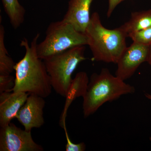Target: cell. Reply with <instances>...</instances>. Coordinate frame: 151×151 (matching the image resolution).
Returning a JSON list of instances; mask_svg holds the SVG:
<instances>
[{
    "instance_id": "1",
    "label": "cell",
    "mask_w": 151,
    "mask_h": 151,
    "mask_svg": "<svg viewBox=\"0 0 151 151\" xmlns=\"http://www.w3.org/2000/svg\"><path fill=\"white\" fill-rule=\"evenodd\" d=\"M40 36V34L37 33L30 44L26 38L21 42L25 53L15 65V86L12 91L34 94L45 98L51 94L52 87L44 62L38 56L37 46Z\"/></svg>"
},
{
    "instance_id": "2",
    "label": "cell",
    "mask_w": 151,
    "mask_h": 151,
    "mask_svg": "<svg viewBox=\"0 0 151 151\" xmlns=\"http://www.w3.org/2000/svg\"><path fill=\"white\" fill-rule=\"evenodd\" d=\"M84 34L95 61L117 63L127 47L128 36L122 27L113 29L106 28L97 12L91 15Z\"/></svg>"
},
{
    "instance_id": "3",
    "label": "cell",
    "mask_w": 151,
    "mask_h": 151,
    "mask_svg": "<svg viewBox=\"0 0 151 151\" xmlns=\"http://www.w3.org/2000/svg\"><path fill=\"white\" fill-rule=\"evenodd\" d=\"M134 86L111 74L107 68L93 73L83 97V114L86 118L94 114L104 103L119 99L124 94L134 93Z\"/></svg>"
},
{
    "instance_id": "4",
    "label": "cell",
    "mask_w": 151,
    "mask_h": 151,
    "mask_svg": "<svg viewBox=\"0 0 151 151\" xmlns=\"http://www.w3.org/2000/svg\"><path fill=\"white\" fill-rule=\"evenodd\" d=\"M84 45L75 47L43 60L52 89L65 97L72 81V74L80 63L86 59Z\"/></svg>"
},
{
    "instance_id": "5",
    "label": "cell",
    "mask_w": 151,
    "mask_h": 151,
    "mask_svg": "<svg viewBox=\"0 0 151 151\" xmlns=\"http://www.w3.org/2000/svg\"><path fill=\"white\" fill-rule=\"evenodd\" d=\"M87 44L84 33L79 32L72 25L62 19L49 24L44 40L37 44V52L39 58L43 60L51 55Z\"/></svg>"
},
{
    "instance_id": "6",
    "label": "cell",
    "mask_w": 151,
    "mask_h": 151,
    "mask_svg": "<svg viewBox=\"0 0 151 151\" xmlns=\"http://www.w3.org/2000/svg\"><path fill=\"white\" fill-rule=\"evenodd\" d=\"M33 139L31 131L22 130L10 123L0 130V151H42Z\"/></svg>"
},
{
    "instance_id": "7",
    "label": "cell",
    "mask_w": 151,
    "mask_h": 151,
    "mask_svg": "<svg viewBox=\"0 0 151 151\" xmlns=\"http://www.w3.org/2000/svg\"><path fill=\"white\" fill-rule=\"evenodd\" d=\"M149 52L148 45L133 42L127 47L116 63V76L124 81L131 78L142 63L147 62Z\"/></svg>"
},
{
    "instance_id": "8",
    "label": "cell",
    "mask_w": 151,
    "mask_h": 151,
    "mask_svg": "<svg viewBox=\"0 0 151 151\" xmlns=\"http://www.w3.org/2000/svg\"><path fill=\"white\" fill-rule=\"evenodd\" d=\"M45 105L44 98L34 94H29L16 118L26 131L40 128L45 123L43 109Z\"/></svg>"
},
{
    "instance_id": "9",
    "label": "cell",
    "mask_w": 151,
    "mask_h": 151,
    "mask_svg": "<svg viewBox=\"0 0 151 151\" xmlns=\"http://www.w3.org/2000/svg\"><path fill=\"white\" fill-rule=\"evenodd\" d=\"M29 94L23 92H8L0 94V127H5L16 118L24 105Z\"/></svg>"
},
{
    "instance_id": "10",
    "label": "cell",
    "mask_w": 151,
    "mask_h": 151,
    "mask_svg": "<svg viewBox=\"0 0 151 151\" xmlns=\"http://www.w3.org/2000/svg\"><path fill=\"white\" fill-rule=\"evenodd\" d=\"M93 0H70L67 12L63 19L73 26L76 30L84 34L91 16L90 6Z\"/></svg>"
},
{
    "instance_id": "11",
    "label": "cell",
    "mask_w": 151,
    "mask_h": 151,
    "mask_svg": "<svg viewBox=\"0 0 151 151\" xmlns=\"http://www.w3.org/2000/svg\"><path fill=\"white\" fill-rule=\"evenodd\" d=\"M89 81L87 73L84 71L78 72L72 79L65 97V104L60 120V124L63 128L65 126V119L68 108L76 98L84 97L87 90Z\"/></svg>"
},
{
    "instance_id": "12",
    "label": "cell",
    "mask_w": 151,
    "mask_h": 151,
    "mask_svg": "<svg viewBox=\"0 0 151 151\" xmlns=\"http://www.w3.org/2000/svg\"><path fill=\"white\" fill-rule=\"evenodd\" d=\"M121 26L128 37L132 33L151 27V9L132 12L129 20Z\"/></svg>"
},
{
    "instance_id": "13",
    "label": "cell",
    "mask_w": 151,
    "mask_h": 151,
    "mask_svg": "<svg viewBox=\"0 0 151 151\" xmlns=\"http://www.w3.org/2000/svg\"><path fill=\"white\" fill-rule=\"evenodd\" d=\"M4 9L14 29L18 28L24 20L26 10L18 0H1Z\"/></svg>"
},
{
    "instance_id": "14",
    "label": "cell",
    "mask_w": 151,
    "mask_h": 151,
    "mask_svg": "<svg viewBox=\"0 0 151 151\" xmlns=\"http://www.w3.org/2000/svg\"><path fill=\"white\" fill-rule=\"evenodd\" d=\"M4 28L0 25V74H10L14 70L15 63L9 55L5 45Z\"/></svg>"
},
{
    "instance_id": "15",
    "label": "cell",
    "mask_w": 151,
    "mask_h": 151,
    "mask_svg": "<svg viewBox=\"0 0 151 151\" xmlns=\"http://www.w3.org/2000/svg\"><path fill=\"white\" fill-rule=\"evenodd\" d=\"M133 42L150 46L151 44V27L140 30L129 35Z\"/></svg>"
},
{
    "instance_id": "16",
    "label": "cell",
    "mask_w": 151,
    "mask_h": 151,
    "mask_svg": "<svg viewBox=\"0 0 151 151\" xmlns=\"http://www.w3.org/2000/svg\"><path fill=\"white\" fill-rule=\"evenodd\" d=\"M15 80L10 74H0V94L12 92L15 86Z\"/></svg>"
},
{
    "instance_id": "17",
    "label": "cell",
    "mask_w": 151,
    "mask_h": 151,
    "mask_svg": "<svg viewBox=\"0 0 151 151\" xmlns=\"http://www.w3.org/2000/svg\"><path fill=\"white\" fill-rule=\"evenodd\" d=\"M64 131L65 132V137H66V142L65 145V150L66 151H84L86 148V145L84 142H81L79 144H76L71 142L70 140L67 130L66 127L65 126L64 128Z\"/></svg>"
},
{
    "instance_id": "18",
    "label": "cell",
    "mask_w": 151,
    "mask_h": 151,
    "mask_svg": "<svg viewBox=\"0 0 151 151\" xmlns=\"http://www.w3.org/2000/svg\"><path fill=\"white\" fill-rule=\"evenodd\" d=\"M125 0H108V8L107 16L108 18L110 17L112 13L120 3Z\"/></svg>"
},
{
    "instance_id": "19",
    "label": "cell",
    "mask_w": 151,
    "mask_h": 151,
    "mask_svg": "<svg viewBox=\"0 0 151 151\" xmlns=\"http://www.w3.org/2000/svg\"><path fill=\"white\" fill-rule=\"evenodd\" d=\"M149 64L151 65V44L149 46V52L148 58L147 62Z\"/></svg>"
},
{
    "instance_id": "20",
    "label": "cell",
    "mask_w": 151,
    "mask_h": 151,
    "mask_svg": "<svg viewBox=\"0 0 151 151\" xmlns=\"http://www.w3.org/2000/svg\"><path fill=\"white\" fill-rule=\"evenodd\" d=\"M145 96L148 99H149V100H151V94H146Z\"/></svg>"
},
{
    "instance_id": "21",
    "label": "cell",
    "mask_w": 151,
    "mask_h": 151,
    "mask_svg": "<svg viewBox=\"0 0 151 151\" xmlns=\"http://www.w3.org/2000/svg\"><path fill=\"white\" fill-rule=\"evenodd\" d=\"M150 141H151V137L150 138Z\"/></svg>"
}]
</instances>
